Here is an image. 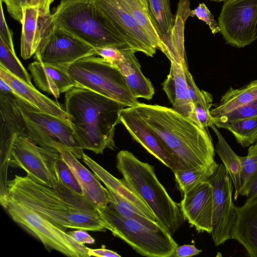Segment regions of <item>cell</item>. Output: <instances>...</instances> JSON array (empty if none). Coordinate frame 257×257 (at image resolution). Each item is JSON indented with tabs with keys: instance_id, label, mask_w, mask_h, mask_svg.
<instances>
[{
	"instance_id": "1",
	"label": "cell",
	"mask_w": 257,
	"mask_h": 257,
	"mask_svg": "<svg viewBox=\"0 0 257 257\" xmlns=\"http://www.w3.org/2000/svg\"><path fill=\"white\" fill-rule=\"evenodd\" d=\"M6 197L31 209L64 231L67 228L92 231L106 229L96 206L60 181L56 187H51L28 175H15L8 181Z\"/></svg>"
},
{
	"instance_id": "2",
	"label": "cell",
	"mask_w": 257,
	"mask_h": 257,
	"mask_svg": "<svg viewBox=\"0 0 257 257\" xmlns=\"http://www.w3.org/2000/svg\"><path fill=\"white\" fill-rule=\"evenodd\" d=\"M140 118L172 152L184 169L215 170L214 148L207 130L173 108L140 102L133 107Z\"/></svg>"
},
{
	"instance_id": "3",
	"label": "cell",
	"mask_w": 257,
	"mask_h": 257,
	"mask_svg": "<svg viewBox=\"0 0 257 257\" xmlns=\"http://www.w3.org/2000/svg\"><path fill=\"white\" fill-rule=\"evenodd\" d=\"M125 106L93 91L75 87L65 95V110L84 150L102 154L116 148V126Z\"/></svg>"
},
{
	"instance_id": "4",
	"label": "cell",
	"mask_w": 257,
	"mask_h": 257,
	"mask_svg": "<svg viewBox=\"0 0 257 257\" xmlns=\"http://www.w3.org/2000/svg\"><path fill=\"white\" fill-rule=\"evenodd\" d=\"M116 168L153 212L157 222L173 235L185 220L180 205L158 179L154 167L140 161L132 153L121 150L116 155Z\"/></svg>"
},
{
	"instance_id": "5",
	"label": "cell",
	"mask_w": 257,
	"mask_h": 257,
	"mask_svg": "<svg viewBox=\"0 0 257 257\" xmlns=\"http://www.w3.org/2000/svg\"><path fill=\"white\" fill-rule=\"evenodd\" d=\"M52 17L55 24L95 48L132 50L91 0H62Z\"/></svg>"
},
{
	"instance_id": "6",
	"label": "cell",
	"mask_w": 257,
	"mask_h": 257,
	"mask_svg": "<svg viewBox=\"0 0 257 257\" xmlns=\"http://www.w3.org/2000/svg\"><path fill=\"white\" fill-rule=\"evenodd\" d=\"M106 229L138 253L150 257H171L178 244L172 235L159 225L151 227L122 216L109 206H96Z\"/></svg>"
},
{
	"instance_id": "7",
	"label": "cell",
	"mask_w": 257,
	"mask_h": 257,
	"mask_svg": "<svg viewBox=\"0 0 257 257\" xmlns=\"http://www.w3.org/2000/svg\"><path fill=\"white\" fill-rule=\"evenodd\" d=\"M67 72L76 87L85 88L117 101L125 107L140 102L132 94L120 71L102 57L88 56L71 64Z\"/></svg>"
},
{
	"instance_id": "8",
	"label": "cell",
	"mask_w": 257,
	"mask_h": 257,
	"mask_svg": "<svg viewBox=\"0 0 257 257\" xmlns=\"http://www.w3.org/2000/svg\"><path fill=\"white\" fill-rule=\"evenodd\" d=\"M13 220L38 239L49 250L70 257H88V249L31 209L8 197L0 201Z\"/></svg>"
},
{
	"instance_id": "9",
	"label": "cell",
	"mask_w": 257,
	"mask_h": 257,
	"mask_svg": "<svg viewBox=\"0 0 257 257\" xmlns=\"http://www.w3.org/2000/svg\"><path fill=\"white\" fill-rule=\"evenodd\" d=\"M16 97L28 135L37 144L56 150L64 146L77 159L82 158L84 149L69 119L37 110Z\"/></svg>"
},
{
	"instance_id": "10",
	"label": "cell",
	"mask_w": 257,
	"mask_h": 257,
	"mask_svg": "<svg viewBox=\"0 0 257 257\" xmlns=\"http://www.w3.org/2000/svg\"><path fill=\"white\" fill-rule=\"evenodd\" d=\"M96 55L95 48L55 24L51 14L44 15L36 61L67 71L76 61Z\"/></svg>"
},
{
	"instance_id": "11",
	"label": "cell",
	"mask_w": 257,
	"mask_h": 257,
	"mask_svg": "<svg viewBox=\"0 0 257 257\" xmlns=\"http://www.w3.org/2000/svg\"><path fill=\"white\" fill-rule=\"evenodd\" d=\"M60 157L57 150L38 145L29 135L21 136L13 145L10 166L23 169L39 183L56 187L59 181L56 164Z\"/></svg>"
},
{
	"instance_id": "12",
	"label": "cell",
	"mask_w": 257,
	"mask_h": 257,
	"mask_svg": "<svg viewBox=\"0 0 257 257\" xmlns=\"http://www.w3.org/2000/svg\"><path fill=\"white\" fill-rule=\"evenodd\" d=\"M218 24L227 44L239 48L250 45L257 39V0L225 2Z\"/></svg>"
},
{
	"instance_id": "13",
	"label": "cell",
	"mask_w": 257,
	"mask_h": 257,
	"mask_svg": "<svg viewBox=\"0 0 257 257\" xmlns=\"http://www.w3.org/2000/svg\"><path fill=\"white\" fill-rule=\"evenodd\" d=\"M213 187L212 228L211 235L216 246L231 239V231L237 215L232 200L233 185L223 164L219 165L210 179Z\"/></svg>"
},
{
	"instance_id": "14",
	"label": "cell",
	"mask_w": 257,
	"mask_h": 257,
	"mask_svg": "<svg viewBox=\"0 0 257 257\" xmlns=\"http://www.w3.org/2000/svg\"><path fill=\"white\" fill-rule=\"evenodd\" d=\"M13 93L0 92V194L7 193L8 171L12 149L19 136L29 135L20 110Z\"/></svg>"
},
{
	"instance_id": "15",
	"label": "cell",
	"mask_w": 257,
	"mask_h": 257,
	"mask_svg": "<svg viewBox=\"0 0 257 257\" xmlns=\"http://www.w3.org/2000/svg\"><path fill=\"white\" fill-rule=\"evenodd\" d=\"M131 49L153 57L157 49L118 0H91Z\"/></svg>"
},
{
	"instance_id": "16",
	"label": "cell",
	"mask_w": 257,
	"mask_h": 257,
	"mask_svg": "<svg viewBox=\"0 0 257 257\" xmlns=\"http://www.w3.org/2000/svg\"><path fill=\"white\" fill-rule=\"evenodd\" d=\"M120 120L133 139L173 172L184 170L162 140L143 121L133 107L120 112Z\"/></svg>"
},
{
	"instance_id": "17",
	"label": "cell",
	"mask_w": 257,
	"mask_h": 257,
	"mask_svg": "<svg viewBox=\"0 0 257 257\" xmlns=\"http://www.w3.org/2000/svg\"><path fill=\"white\" fill-rule=\"evenodd\" d=\"M179 205L185 220L197 231L211 233L213 187L209 180L184 194Z\"/></svg>"
},
{
	"instance_id": "18",
	"label": "cell",
	"mask_w": 257,
	"mask_h": 257,
	"mask_svg": "<svg viewBox=\"0 0 257 257\" xmlns=\"http://www.w3.org/2000/svg\"><path fill=\"white\" fill-rule=\"evenodd\" d=\"M170 62V72L162 84L163 89L174 109L202 127L196 116L186 83L184 69L187 66Z\"/></svg>"
},
{
	"instance_id": "19",
	"label": "cell",
	"mask_w": 257,
	"mask_h": 257,
	"mask_svg": "<svg viewBox=\"0 0 257 257\" xmlns=\"http://www.w3.org/2000/svg\"><path fill=\"white\" fill-rule=\"evenodd\" d=\"M0 78L12 88L13 93L27 104L41 111L69 119L65 109L54 101L38 90L33 85L22 81L0 66Z\"/></svg>"
},
{
	"instance_id": "20",
	"label": "cell",
	"mask_w": 257,
	"mask_h": 257,
	"mask_svg": "<svg viewBox=\"0 0 257 257\" xmlns=\"http://www.w3.org/2000/svg\"><path fill=\"white\" fill-rule=\"evenodd\" d=\"M236 212L231 238L239 242L250 256L257 257V195L237 207Z\"/></svg>"
},
{
	"instance_id": "21",
	"label": "cell",
	"mask_w": 257,
	"mask_h": 257,
	"mask_svg": "<svg viewBox=\"0 0 257 257\" xmlns=\"http://www.w3.org/2000/svg\"><path fill=\"white\" fill-rule=\"evenodd\" d=\"M57 150L72 170L85 197L95 206H107L109 203L108 191L101 185L95 175L84 167L66 147H59Z\"/></svg>"
},
{
	"instance_id": "22",
	"label": "cell",
	"mask_w": 257,
	"mask_h": 257,
	"mask_svg": "<svg viewBox=\"0 0 257 257\" xmlns=\"http://www.w3.org/2000/svg\"><path fill=\"white\" fill-rule=\"evenodd\" d=\"M28 68L36 86L56 99L59 97L60 93L76 87L67 71L60 68L36 60L30 63Z\"/></svg>"
},
{
	"instance_id": "23",
	"label": "cell",
	"mask_w": 257,
	"mask_h": 257,
	"mask_svg": "<svg viewBox=\"0 0 257 257\" xmlns=\"http://www.w3.org/2000/svg\"><path fill=\"white\" fill-rule=\"evenodd\" d=\"M82 159L106 188L133 204L150 220L157 221L151 210L123 178H115L84 153Z\"/></svg>"
},
{
	"instance_id": "24",
	"label": "cell",
	"mask_w": 257,
	"mask_h": 257,
	"mask_svg": "<svg viewBox=\"0 0 257 257\" xmlns=\"http://www.w3.org/2000/svg\"><path fill=\"white\" fill-rule=\"evenodd\" d=\"M122 58L114 66L125 78L132 95L136 98H152L155 89L150 80L144 76L140 64L133 50H121Z\"/></svg>"
},
{
	"instance_id": "25",
	"label": "cell",
	"mask_w": 257,
	"mask_h": 257,
	"mask_svg": "<svg viewBox=\"0 0 257 257\" xmlns=\"http://www.w3.org/2000/svg\"><path fill=\"white\" fill-rule=\"evenodd\" d=\"M37 7L28 6L24 10L22 22L21 55L27 60L35 55L41 40L44 16Z\"/></svg>"
},
{
	"instance_id": "26",
	"label": "cell",
	"mask_w": 257,
	"mask_h": 257,
	"mask_svg": "<svg viewBox=\"0 0 257 257\" xmlns=\"http://www.w3.org/2000/svg\"><path fill=\"white\" fill-rule=\"evenodd\" d=\"M151 16L158 30L163 42L162 52L168 53L175 27V18L172 14L170 0H147Z\"/></svg>"
},
{
	"instance_id": "27",
	"label": "cell",
	"mask_w": 257,
	"mask_h": 257,
	"mask_svg": "<svg viewBox=\"0 0 257 257\" xmlns=\"http://www.w3.org/2000/svg\"><path fill=\"white\" fill-rule=\"evenodd\" d=\"M133 17L141 31L152 44L161 51L163 42L158 30L149 12L148 5L142 0H118Z\"/></svg>"
},
{
	"instance_id": "28",
	"label": "cell",
	"mask_w": 257,
	"mask_h": 257,
	"mask_svg": "<svg viewBox=\"0 0 257 257\" xmlns=\"http://www.w3.org/2000/svg\"><path fill=\"white\" fill-rule=\"evenodd\" d=\"M257 99V80L238 89L230 88L221 97L218 104L210 110L213 119Z\"/></svg>"
},
{
	"instance_id": "29",
	"label": "cell",
	"mask_w": 257,
	"mask_h": 257,
	"mask_svg": "<svg viewBox=\"0 0 257 257\" xmlns=\"http://www.w3.org/2000/svg\"><path fill=\"white\" fill-rule=\"evenodd\" d=\"M210 127L214 131L217 137L216 151L232 180L235 189L234 199L236 200L241 190L240 183L241 165L240 156H237L233 152L214 124L211 125Z\"/></svg>"
},
{
	"instance_id": "30",
	"label": "cell",
	"mask_w": 257,
	"mask_h": 257,
	"mask_svg": "<svg viewBox=\"0 0 257 257\" xmlns=\"http://www.w3.org/2000/svg\"><path fill=\"white\" fill-rule=\"evenodd\" d=\"M214 124L229 131L244 147H248L257 141V115Z\"/></svg>"
},
{
	"instance_id": "31",
	"label": "cell",
	"mask_w": 257,
	"mask_h": 257,
	"mask_svg": "<svg viewBox=\"0 0 257 257\" xmlns=\"http://www.w3.org/2000/svg\"><path fill=\"white\" fill-rule=\"evenodd\" d=\"M215 171L197 167L173 172L178 188L183 196L200 183L209 180Z\"/></svg>"
},
{
	"instance_id": "32",
	"label": "cell",
	"mask_w": 257,
	"mask_h": 257,
	"mask_svg": "<svg viewBox=\"0 0 257 257\" xmlns=\"http://www.w3.org/2000/svg\"><path fill=\"white\" fill-rule=\"evenodd\" d=\"M107 189L109 195V203L108 206L120 215L135 219L147 226L156 227L160 225L157 221L149 219L137 208L119 195L111 190Z\"/></svg>"
},
{
	"instance_id": "33",
	"label": "cell",
	"mask_w": 257,
	"mask_h": 257,
	"mask_svg": "<svg viewBox=\"0 0 257 257\" xmlns=\"http://www.w3.org/2000/svg\"><path fill=\"white\" fill-rule=\"evenodd\" d=\"M0 66L26 83L33 85L31 76L8 45L0 38Z\"/></svg>"
},
{
	"instance_id": "34",
	"label": "cell",
	"mask_w": 257,
	"mask_h": 257,
	"mask_svg": "<svg viewBox=\"0 0 257 257\" xmlns=\"http://www.w3.org/2000/svg\"><path fill=\"white\" fill-rule=\"evenodd\" d=\"M56 166L59 181L74 194L85 197L75 175L61 157L57 161Z\"/></svg>"
},
{
	"instance_id": "35",
	"label": "cell",
	"mask_w": 257,
	"mask_h": 257,
	"mask_svg": "<svg viewBox=\"0 0 257 257\" xmlns=\"http://www.w3.org/2000/svg\"><path fill=\"white\" fill-rule=\"evenodd\" d=\"M212 99L210 93L202 90L201 95L193 102L197 119L201 126L206 129L213 124L210 115Z\"/></svg>"
},
{
	"instance_id": "36",
	"label": "cell",
	"mask_w": 257,
	"mask_h": 257,
	"mask_svg": "<svg viewBox=\"0 0 257 257\" xmlns=\"http://www.w3.org/2000/svg\"><path fill=\"white\" fill-rule=\"evenodd\" d=\"M240 159L241 165L240 172L241 191L251 176L257 170V143L251 145L248 150L247 156L240 157Z\"/></svg>"
},
{
	"instance_id": "37",
	"label": "cell",
	"mask_w": 257,
	"mask_h": 257,
	"mask_svg": "<svg viewBox=\"0 0 257 257\" xmlns=\"http://www.w3.org/2000/svg\"><path fill=\"white\" fill-rule=\"evenodd\" d=\"M257 115V99L252 102L238 107L220 117L212 119L213 124Z\"/></svg>"
},
{
	"instance_id": "38",
	"label": "cell",
	"mask_w": 257,
	"mask_h": 257,
	"mask_svg": "<svg viewBox=\"0 0 257 257\" xmlns=\"http://www.w3.org/2000/svg\"><path fill=\"white\" fill-rule=\"evenodd\" d=\"M190 16H195L205 22L209 26L213 34L215 35L220 32L218 23L204 3L199 4L194 10L190 11Z\"/></svg>"
},
{
	"instance_id": "39",
	"label": "cell",
	"mask_w": 257,
	"mask_h": 257,
	"mask_svg": "<svg viewBox=\"0 0 257 257\" xmlns=\"http://www.w3.org/2000/svg\"><path fill=\"white\" fill-rule=\"evenodd\" d=\"M7 7L10 15L21 24L23 21L24 10L29 6V0H2Z\"/></svg>"
},
{
	"instance_id": "40",
	"label": "cell",
	"mask_w": 257,
	"mask_h": 257,
	"mask_svg": "<svg viewBox=\"0 0 257 257\" xmlns=\"http://www.w3.org/2000/svg\"><path fill=\"white\" fill-rule=\"evenodd\" d=\"M97 55L114 66L123 57L122 51L112 47L95 48Z\"/></svg>"
},
{
	"instance_id": "41",
	"label": "cell",
	"mask_w": 257,
	"mask_h": 257,
	"mask_svg": "<svg viewBox=\"0 0 257 257\" xmlns=\"http://www.w3.org/2000/svg\"><path fill=\"white\" fill-rule=\"evenodd\" d=\"M2 3V1L0 0V38L3 40L13 52H15L12 33L6 23Z\"/></svg>"
},
{
	"instance_id": "42",
	"label": "cell",
	"mask_w": 257,
	"mask_h": 257,
	"mask_svg": "<svg viewBox=\"0 0 257 257\" xmlns=\"http://www.w3.org/2000/svg\"><path fill=\"white\" fill-rule=\"evenodd\" d=\"M202 251L198 249L195 245L192 244H184L177 246L172 256L173 257H187L192 256L199 254Z\"/></svg>"
},
{
	"instance_id": "43",
	"label": "cell",
	"mask_w": 257,
	"mask_h": 257,
	"mask_svg": "<svg viewBox=\"0 0 257 257\" xmlns=\"http://www.w3.org/2000/svg\"><path fill=\"white\" fill-rule=\"evenodd\" d=\"M240 195L245 196L246 199L257 195V170L251 176L242 190Z\"/></svg>"
},
{
	"instance_id": "44",
	"label": "cell",
	"mask_w": 257,
	"mask_h": 257,
	"mask_svg": "<svg viewBox=\"0 0 257 257\" xmlns=\"http://www.w3.org/2000/svg\"><path fill=\"white\" fill-rule=\"evenodd\" d=\"M67 233L74 240L82 244H91L95 242V239L85 230L77 229L69 231Z\"/></svg>"
},
{
	"instance_id": "45",
	"label": "cell",
	"mask_w": 257,
	"mask_h": 257,
	"mask_svg": "<svg viewBox=\"0 0 257 257\" xmlns=\"http://www.w3.org/2000/svg\"><path fill=\"white\" fill-rule=\"evenodd\" d=\"M54 0H29V5L38 7L42 14H50V7Z\"/></svg>"
},
{
	"instance_id": "46",
	"label": "cell",
	"mask_w": 257,
	"mask_h": 257,
	"mask_svg": "<svg viewBox=\"0 0 257 257\" xmlns=\"http://www.w3.org/2000/svg\"><path fill=\"white\" fill-rule=\"evenodd\" d=\"M89 256H103V257H120V255L117 252L104 248L88 249Z\"/></svg>"
},
{
	"instance_id": "47",
	"label": "cell",
	"mask_w": 257,
	"mask_h": 257,
	"mask_svg": "<svg viewBox=\"0 0 257 257\" xmlns=\"http://www.w3.org/2000/svg\"><path fill=\"white\" fill-rule=\"evenodd\" d=\"M0 92L4 93H13L12 88L1 78H0Z\"/></svg>"
},
{
	"instance_id": "48",
	"label": "cell",
	"mask_w": 257,
	"mask_h": 257,
	"mask_svg": "<svg viewBox=\"0 0 257 257\" xmlns=\"http://www.w3.org/2000/svg\"><path fill=\"white\" fill-rule=\"evenodd\" d=\"M215 2H227V1H230L232 0H211Z\"/></svg>"
},
{
	"instance_id": "49",
	"label": "cell",
	"mask_w": 257,
	"mask_h": 257,
	"mask_svg": "<svg viewBox=\"0 0 257 257\" xmlns=\"http://www.w3.org/2000/svg\"><path fill=\"white\" fill-rule=\"evenodd\" d=\"M146 5H148L147 4V0H142Z\"/></svg>"
}]
</instances>
